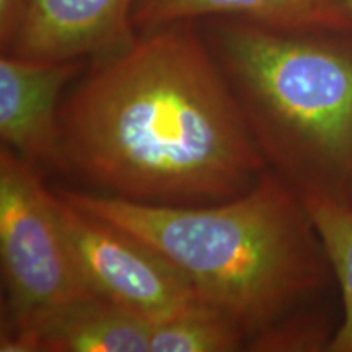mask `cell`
Returning a JSON list of instances; mask_svg holds the SVG:
<instances>
[{
  "mask_svg": "<svg viewBox=\"0 0 352 352\" xmlns=\"http://www.w3.org/2000/svg\"><path fill=\"white\" fill-rule=\"evenodd\" d=\"M70 253L96 297L152 321L206 303L191 283L151 246L65 201L54 189Z\"/></svg>",
  "mask_w": 352,
  "mask_h": 352,
  "instance_id": "5b68a950",
  "label": "cell"
},
{
  "mask_svg": "<svg viewBox=\"0 0 352 352\" xmlns=\"http://www.w3.org/2000/svg\"><path fill=\"white\" fill-rule=\"evenodd\" d=\"M263 155L290 147L331 165L352 157V54L239 16L197 20Z\"/></svg>",
  "mask_w": 352,
  "mask_h": 352,
  "instance_id": "3957f363",
  "label": "cell"
},
{
  "mask_svg": "<svg viewBox=\"0 0 352 352\" xmlns=\"http://www.w3.org/2000/svg\"><path fill=\"white\" fill-rule=\"evenodd\" d=\"M56 191L162 254L202 300L240 328L252 351L264 346L310 276L300 215L266 171L243 195L208 206H152L101 192Z\"/></svg>",
  "mask_w": 352,
  "mask_h": 352,
  "instance_id": "7a4b0ae2",
  "label": "cell"
},
{
  "mask_svg": "<svg viewBox=\"0 0 352 352\" xmlns=\"http://www.w3.org/2000/svg\"><path fill=\"white\" fill-rule=\"evenodd\" d=\"M246 346L240 328L208 303L155 321L151 329V352H235Z\"/></svg>",
  "mask_w": 352,
  "mask_h": 352,
  "instance_id": "8fae6325",
  "label": "cell"
},
{
  "mask_svg": "<svg viewBox=\"0 0 352 352\" xmlns=\"http://www.w3.org/2000/svg\"><path fill=\"white\" fill-rule=\"evenodd\" d=\"M302 202L336 271L344 297V321L329 351L352 352V209L320 189L307 191Z\"/></svg>",
  "mask_w": 352,
  "mask_h": 352,
  "instance_id": "30bf717a",
  "label": "cell"
},
{
  "mask_svg": "<svg viewBox=\"0 0 352 352\" xmlns=\"http://www.w3.org/2000/svg\"><path fill=\"white\" fill-rule=\"evenodd\" d=\"M0 261L7 296L2 333L96 297L70 253L54 191L36 166L6 145L0 151Z\"/></svg>",
  "mask_w": 352,
  "mask_h": 352,
  "instance_id": "277c9868",
  "label": "cell"
},
{
  "mask_svg": "<svg viewBox=\"0 0 352 352\" xmlns=\"http://www.w3.org/2000/svg\"><path fill=\"white\" fill-rule=\"evenodd\" d=\"M67 173L101 195L208 206L252 189L266 157L195 20L94 59L59 109Z\"/></svg>",
  "mask_w": 352,
  "mask_h": 352,
  "instance_id": "6da1fadb",
  "label": "cell"
},
{
  "mask_svg": "<svg viewBox=\"0 0 352 352\" xmlns=\"http://www.w3.org/2000/svg\"><path fill=\"white\" fill-rule=\"evenodd\" d=\"M152 321L101 297L69 303L20 331L2 333V352H151Z\"/></svg>",
  "mask_w": 352,
  "mask_h": 352,
  "instance_id": "ba28073f",
  "label": "cell"
},
{
  "mask_svg": "<svg viewBox=\"0 0 352 352\" xmlns=\"http://www.w3.org/2000/svg\"><path fill=\"white\" fill-rule=\"evenodd\" d=\"M208 16H239L290 32L347 21L336 0H138L132 21L138 33H144Z\"/></svg>",
  "mask_w": 352,
  "mask_h": 352,
  "instance_id": "9c48e42d",
  "label": "cell"
},
{
  "mask_svg": "<svg viewBox=\"0 0 352 352\" xmlns=\"http://www.w3.org/2000/svg\"><path fill=\"white\" fill-rule=\"evenodd\" d=\"M28 0H0V50L2 54L10 51L21 21H23Z\"/></svg>",
  "mask_w": 352,
  "mask_h": 352,
  "instance_id": "7c38bea8",
  "label": "cell"
},
{
  "mask_svg": "<svg viewBox=\"0 0 352 352\" xmlns=\"http://www.w3.org/2000/svg\"><path fill=\"white\" fill-rule=\"evenodd\" d=\"M338 7L346 19H352V0H336Z\"/></svg>",
  "mask_w": 352,
  "mask_h": 352,
  "instance_id": "4fadbf2b",
  "label": "cell"
},
{
  "mask_svg": "<svg viewBox=\"0 0 352 352\" xmlns=\"http://www.w3.org/2000/svg\"><path fill=\"white\" fill-rule=\"evenodd\" d=\"M85 69V60H36L0 57L2 145L34 166L67 173L60 144V95Z\"/></svg>",
  "mask_w": 352,
  "mask_h": 352,
  "instance_id": "8992f818",
  "label": "cell"
},
{
  "mask_svg": "<svg viewBox=\"0 0 352 352\" xmlns=\"http://www.w3.org/2000/svg\"><path fill=\"white\" fill-rule=\"evenodd\" d=\"M138 0H28L10 51L25 59L78 60L111 54L138 36Z\"/></svg>",
  "mask_w": 352,
  "mask_h": 352,
  "instance_id": "52a82bcc",
  "label": "cell"
}]
</instances>
